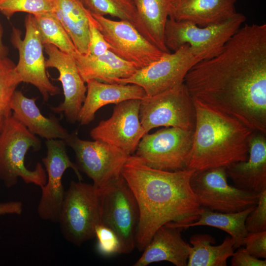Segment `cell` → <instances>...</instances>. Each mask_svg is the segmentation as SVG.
<instances>
[{
    "instance_id": "cell-40",
    "label": "cell",
    "mask_w": 266,
    "mask_h": 266,
    "mask_svg": "<svg viewBox=\"0 0 266 266\" xmlns=\"http://www.w3.org/2000/svg\"><path fill=\"white\" fill-rule=\"evenodd\" d=\"M131 0V1H133V0Z\"/></svg>"
},
{
    "instance_id": "cell-35",
    "label": "cell",
    "mask_w": 266,
    "mask_h": 266,
    "mask_svg": "<svg viewBox=\"0 0 266 266\" xmlns=\"http://www.w3.org/2000/svg\"><path fill=\"white\" fill-rule=\"evenodd\" d=\"M243 245L251 255L257 258H266V231L248 233L243 238Z\"/></svg>"
},
{
    "instance_id": "cell-15",
    "label": "cell",
    "mask_w": 266,
    "mask_h": 266,
    "mask_svg": "<svg viewBox=\"0 0 266 266\" xmlns=\"http://www.w3.org/2000/svg\"><path fill=\"white\" fill-rule=\"evenodd\" d=\"M91 13L109 45V50L139 68L159 60L166 53L147 40L130 22L112 20Z\"/></svg>"
},
{
    "instance_id": "cell-8",
    "label": "cell",
    "mask_w": 266,
    "mask_h": 266,
    "mask_svg": "<svg viewBox=\"0 0 266 266\" xmlns=\"http://www.w3.org/2000/svg\"><path fill=\"white\" fill-rule=\"evenodd\" d=\"M139 119L146 133L162 126L194 131V101L185 83L141 99Z\"/></svg>"
},
{
    "instance_id": "cell-12",
    "label": "cell",
    "mask_w": 266,
    "mask_h": 266,
    "mask_svg": "<svg viewBox=\"0 0 266 266\" xmlns=\"http://www.w3.org/2000/svg\"><path fill=\"white\" fill-rule=\"evenodd\" d=\"M25 28L23 39L19 30L13 29L11 41L19 53V60L15 69L21 82L35 86L43 100L47 101L50 96L60 94V89L50 81L47 74L43 45L33 15L28 14L26 16Z\"/></svg>"
},
{
    "instance_id": "cell-28",
    "label": "cell",
    "mask_w": 266,
    "mask_h": 266,
    "mask_svg": "<svg viewBox=\"0 0 266 266\" xmlns=\"http://www.w3.org/2000/svg\"><path fill=\"white\" fill-rule=\"evenodd\" d=\"M43 44H50L74 57L78 53L66 31L53 13L33 15Z\"/></svg>"
},
{
    "instance_id": "cell-20",
    "label": "cell",
    "mask_w": 266,
    "mask_h": 266,
    "mask_svg": "<svg viewBox=\"0 0 266 266\" xmlns=\"http://www.w3.org/2000/svg\"><path fill=\"white\" fill-rule=\"evenodd\" d=\"M237 0H169L168 18L199 27L221 23L237 12Z\"/></svg>"
},
{
    "instance_id": "cell-24",
    "label": "cell",
    "mask_w": 266,
    "mask_h": 266,
    "mask_svg": "<svg viewBox=\"0 0 266 266\" xmlns=\"http://www.w3.org/2000/svg\"><path fill=\"white\" fill-rule=\"evenodd\" d=\"M133 2L136 11L134 27L153 45L164 52L169 53L164 42L169 0H133Z\"/></svg>"
},
{
    "instance_id": "cell-34",
    "label": "cell",
    "mask_w": 266,
    "mask_h": 266,
    "mask_svg": "<svg viewBox=\"0 0 266 266\" xmlns=\"http://www.w3.org/2000/svg\"><path fill=\"white\" fill-rule=\"evenodd\" d=\"M89 40L88 55L98 56L110 50V46L97 26V21L91 12L89 17Z\"/></svg>"
},
{
    "instance_id": "cell-19",
    "label": "cell",
    "mask_w": 266,
    "mask_h": 266,
    "mask_svg": "<svg viewBox=\"0 0 266 266\" xmlns=\"http://www.w3.org/2000/svg\"><path fill=\"white\" fill-rule=\"evenodd\" d=\"M180 227L166 224L153 234L144 252L133 266L167 261L176 266H186L191 246L182 238Z\"/></svg>"
},
{
    "instance_id": "cell-22",
    "label": "cell",
    "mask_w": 266,
    "mask_h": 266,
    "mask_svg": "<svg viewBox=\"0 0 266 266\" xmlns=\"http://www.w3.org/2000/svg\"><path fill=\"white\" fill-rule=\"evenodd\" d=\"M36 100L16 90L10 103V110L32 133L46 140L58 139L66 141L70 133L57 118L44 116L36 105Z\"/></svg>"
},
{
    "instance_id": "cell-21",
    "label": "cell",
    "mask_w": 266,
    "mask_h": 266,
    "mask_svg": "<svg viewBox=\"0 0 266 266\" xmlns=\"http://www.w3.org/2000/svg\"><path fill=\"white\" fill-rule=\"evenodd\" d=\"M86 83V97L77 120L81 125L92 122L96 112L104 105L117 104L128 100H141L146 96L143 88L135 84L106 83L93 79Z\"/></svg>"
},
{
    "instance_id": "cell-13",
    "label": "cell",
    "mask_w": 266,
    "mask_h": 266,
    "mask_svg": "<svg viewBox=\"0 0 266 266\" xmlns=\"http://www.w3.org/2000/svg\"><path fill=\"white\" fill-rule=\"evenodd\" d=\"M200 61L186 44L173 53H165L159 60L115 83L138 85L147 96H152L183 83L189 70Z\"/></svg>"
},
{
    "instance_id": "cell-9",
    "label": "cell",
    "mask_w": 266,
    "mask_h": 266,
    "mask_svg": "<svg viewBox=\"0 0 266 266\" xmlns=\"http://www.w3.org/2000/svg\"><path fill=\"white\" fill-rule=\"evenodd\" d=\"M194 131L169 127L145 133L135 156L150 167L169 171L187 169Z\"/></svg>"
},
{
    "instance_id": "cell-6",
    "label": "cell",
    "mask_w": 266,
    "mask_h": 266,
    "mask_svg": "<svg viewBox=\"0 0 266 266\" xmlns=\"http://www.w3.org/2000/svg\"><path fill=\"white\" fill-rule=\"evenodd\" d=\"M64 237L80 246L95 237L100 224L99 190L93 185L72 181L65 192L58 222Z\"/></svg>"
},
{
    "instance_id": "cell-3",
    "label": "cell",
    "mask_w": 266,
    "mask_h": 266,
    "mask_svg": "<svg viewBox=\"0 0 266 266\" xmlns=\"http://www.w3.org/2000/svg\"><path fill=\"white\" fill-rule=\"evenodd\" d=\"M193 100L196 123L187 168L201 171L246 161L255 132L237 120Z\"/></svg>"
},
{
    "instance_id": "cell-39",
    "label": "cell",
    "mask_w": 266,
    "mask_h": 266,
    "mask_svg": "<svg viewBox=\"0 0 266 266\" xmlns=\"http://www.w3.org/2000/svg\"><path fill=\"white\" fill-rule=\"evenodd\" d=\"M4 117H1V118H0V130L1 129V126H2V121H3V119Z\"/></svg>"
},
{
    "instance_id": "cell-7",
    "label": "cell",
    "mask_w": 266,
    "mask_h": 266,
    "mask_svg": "<svg viewBox=\"0 0 266 266\" xmlns=\"http://www.w3.org/2000/svg\"><path fill=\"white\" fill-rule=\"evenodd\" d=\"M99 191L100 224L116 233L121 244V254L131 253L136 248L139 219L138 205L132 190L121 175Z\"/></svg>"
},
{
    "instance_id": "cell-27",
    "label": "cell",
    "mask_w": 266,
    "mask_h": 266,
    "mask_svg": "<svg viewBox=\"0 0 266 266\" xmlns=\"http://www.w3.org/2000/svg\"><path fill=\"white\" fill-rule=\"evenodd\" d=\"M255 207L232 213L220 212L202 207L198 219L188 225L187 228L207 226L222 230L234 240V248L237 249L243 245V238L248 233L245 227V220Z\"/></svg>"
},
{
    "instance_id": "cell-10",
    "label": "cell",
    "mask_w": 266,
    "mask_h": 266,
    "mask_svg": "<svg viewBox=\"0 0 266 266\" xmlns=\"http://www.w3.org/2000/svg\"><path fill=\"white\" fill-rule=\"evenodd\" d=\"M227 178L226 167L195 171L190 184L201 207L220 212L232 213L257 205L259 194L231 186Z\"/></svg>"
},
{
    "instance_id": "cell-17",
    "label": "cell",
    "mask_w": 266,
    "mask_h": 266,
    "mask_svg": "<svg viewBox=\"0 0 266 266\" xmlns=\"http://www.w3.org/2000/svg\"><path fill=\"white\" fill-rule=\"evenodd\" d=\"M43 49L48 56L46 67L58 71L57 80L62 84L64 96L63 101L51 109L55 113H63L68 122L75 123L86 97V82L79 73L73 56L50 44H43Z\"/></svg>"
},
{
    "instance_id": "cell-29",
    "label": "cell",
    "mask_w": 266,
    "mask_h": 266,
    "mask_svg": "<svg viewBox=\"0 0 266 266\" xmlns=\"http://www.w3.org/2000/svg\"><path fill=\"white\" fill-rule=\"evenodd\" d=\"M91 12L104 16L109 15L130 22L134 27L135 8L129 0H81Z\"/></svg>"
},
{
    "instance_id": "cell-25",
    "label": "cell",
    "mask_w": 266,
    "mask_h": 266,
    "mask_svg": "<svg viewBox=\"0 0 266 266\" xmlns=\"http://www.w3.org/2000/svg\"><path fill=\"white\" fill-rule=\"evenodd\" d=\"M53 13L61 22L80 54H88L90 11L81 0H54Z\"/></svg>"
},
{
    "instance_id": "cell-14",
    "label": "cell",
    "mask_w": 266,
    "mask_h": 266,
    "mask_svg": "<svg viewBox=\"0 0 266 266\" xmlns=\"http://www.w3.org/2000/svg\"><path fill=\"white\" fill-rule=\"evenodd\" d=\"M47 154L42 161L47 174L45 184L41 187V195L37 208L39 217L45 221L58 222L65 192L62 177L65 171L71 168L79 181L82 176L76 164L68 157L65 141L53 139L46 140Z\"/></svg>"
},
{
    "instance_id": "cell-36",
    "label": "cell",
    "mask_w": 266,
    "mask_h": 266,
    "mask_svg": "<svg viewBox=\"0 0 266 266\" xmlns=\"http://www.w3.org/2000/svg\"><path fill=\"white\" fill-rule=\"evenodd\" d=\"M234 252L231 260L232 266H266V261L257 258L250 254L245 248L239 247Z\"/></svg>"
},
{
    "instance_id": "cell-31",
    "label": "cell",
    "mask_w": 266,
    "mask_h": 266,
    "mask_svg": "<svg viewBox=\"0 0 266 266\" xmlns=\"http://www.w3.org/2000/svg\"><path fill=\"white\" fill-rule=\"evenodd\" d=\"M54 0H0V12L10 18L16 12H26L33 15L53 13Z\"/></svg>"
},
{
    "instance_id": "cell-38",
    "label": "cell",
    "mask_w": 266,
    "mask_h": 266,
    "mask_svg": "<svg viewBox=\"0 0 266 266\" xmlns=\"http://www.w3.org/2000/svg\"><path fill=\"white\" fill-rule=\"evenodd\" d=\"M2 29L0 24V59L6 57L8 49L2 41Z\"/></svg>"
},
{
    "instance_id": "cell-23",
    "label": "cell",
    "mask_w": 266,
    "mask_h": 266,
    "mask_svg": "<svg viewBox=\"0 0 266 266\" xmlns=\"http://www.w3.org/2000/svg\"><path fill=\"white\" fill-rule=\"evenodd\" d=\"M79 73L86 82L96 79L106 83H115L119 79L130 77L139 69L134 64L121 59L110 50L94 56L79 52L74 57Z\"/></svg>"
},
{
    "instance_id": "cell-37",
    "label": "cell",
    "mask_w": 266,
    "mask_h": 266,
    "mask_svg": "<svg viewBox=\"0 0 266 266\" xmlns=\"http://www.w3.org/2000/svg\"><path fill=\"white\" fill-rule=\"evenodd\" d=\"M23 211L21 201H12L0 203V215L5 214H20Z\"/></svg>"
},
{
    "instance_id": "cell-32",
    "label": "cell",
    "mask_w": 266,
    "mask_h": 266,
    "mask_svg": "<svg viewBox=\"0 0 266 266\" xmlns=\"http://www.w3.org/2000/svg\"><path fill=\"white\" fill-rule=\"evenodd\" d=\"M95 237L97 239L98 252L104 256L121 254L122 246L116 233L109 228L99 224L95 228Z\"/></svg>"
},
{
    "instance_id": "cell-33",
    "label": "cell",
    "mask_w": 266,
    "mask_h": 266,
    "mask_svg": "<svg viewBox=\"0 0 266 266\" xmlns=\"http://www.w3.org/2000/svg\"><path fill=\"white\" fill-rule=\"evenodd\" d=\"M245 224L248 233L266 231V190L259 193L258 203L247 216Z\"/></svg>"
},
{
    "instance_id": "cell-5",
    "label": "cell",
    "mask_w": 266,
    "mask_h": 266,
    "mask_svg": "<svg viewBox=\"0 0 266 266\" xmlns=\"http://www.w3.org/2000/svg\"><path fill=\"white\" fill-rule=\"evenodd\" d=\"M245 20L243 14L237 13L225 22L201 27L168 18L165 28V44L174 52L187 44L200 61L208 59L221 51Z\"/></svg>"
},
{
    "instance_id": "cell-18",
    "label": "cell",
    "mask_w": 266,
    "mask_h": 266,
    "mask_svg": "<svg viewBox=\"0 0 266 266\" xmlns=\"http://www.w3.org/2000/svg\"><path fill=\"white\" fill-rule=\"evenodd\" d=\"M226 172L237 188L257 194L266 190V134L254 132L248 159L228 166Z\"/></svg>"
},
{
    "instance_id": "cell-2",
    "label": "cell",
    "mask_w": 266,
    "mask_h": 266,
    "mask_svg": "<svg viewBox=\"0 0 266 266\" xmlns=\"http://www.w3.org/2000/svg\"><path fill=\"white\" fill-rule=\"evenodd\" d=\"M195 170L169 171L149 167L134 155L129 156L122 175L136 200L139 219L136 248L143 251L155 232L166 224L188 229L202 207L190 184Z\"/></svg>"
},
{
    "instance_id": "cell-1",
    "label": "cell",
    "mask_w": 266,
    "mask_h": 266,
    "mask_svg": "<svg viewBox=\"0 0 266 266\" xmlns=\"http://www.w3.org/2000/svg\"><path fill=\"white\" fill-rule=\"evenodd\" d=\"M184 83L193 100L266 134V24L241 26L219 54L194 65Z\"/></svg>"
},
{
    "instance_id": "cell-11",
    "label": "cell",
    "mask_w": 266,
    "mask_h": 266,
    "mask_svg": "<svg viewBox=\"0 0 266 266\" xmlns=\"http://www.w3.org/2000/svg\"><path fill=\"white\" fill-rule=\"evenodd\" d=\"M74 151L79 170L85 173L98 189L101 190L122 175V170L129 156L105 142L80 139L70 133L65 141Z\"/></svg>"
},
{
    "instance_id": "cell-16",
    "label": "cell",
    "mask_w": 266,
    "mask_h": 266,
    "mask_svg": "<svg viewBox=\"0 0 266 266\" xmlns=\"http://www.w3.org/2000/svg\"><path fill=\"white\" fill-rule=\"evenodd\" d=\"M140 100H128L116 104L111 116L91 130V137L113 145L128 156L133 155L146 133L139 119Z\"/></svg>"
},
{
    "instance_id": "cell-30",
    "label": "cell",
    "mask_w": 266,
    "mask_h": 266,
    "mask_svg": "<svg viewBox=\"0 0 266 266\" xmlns=\"http://www.w3.org/2000/svg\"><path fill=\"white\" fill-rule=\"evenodd\" d=\"M15 64L7 57L0 59V118L9 114L10 103L18 85L21 83Z\"/></svg>"
},
{
    "instance_id": "cell-4",
    "label": "cell",
    "mask_w": 266,
    "mask_h": 266,
    "mask_svg": "<svg viewBox=\"0 0 266 266\" xmlns=\"http://www.w3.org/2000/svg\"><path fill=\"white\" fill-rule=\"evenodd\" d=\"M41 143L38 137L30 132L12 114L5 116L0 130V178L6 186L11 187L19 178L26 183L40 188L47 180L42 164L38 163L33 170L29 169L25 158L30 149L38 151Z\"/></svg>"
},
{
    "instance_id": "cell-26",
    "label": "cell",
    "mask_w": 266,
    "mask_h": 266,
    "mask_svg": "<svg viewBox=\"0 0 266 266\" xmlns=\"http://www.w3.org/2000/svg\"><path fill=\"white\" fill-rule=\"evenodd\" d=\"M192 244L188 266H226L227 259L234 253V240L226 237L218 245L208 234H196L190 238Z\"/></svg>"
}]
</instances>
